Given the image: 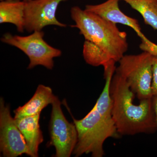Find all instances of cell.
<instances>
[{
    "label": "cell",
    "mask_w": 157,
    "mask_h": 157,
    "mask_svg": "<svg viewBox=\"0 0 157 157\" xmlns=\"http://www.w3.org/2000/svg\"><path fill=\"white\" fill-rule=\"evenodd\" d=\"M110 92L113 119L120 135L152 134L156 131L152 98L135 104V94L124 78L116 72L111 80Z\"/></svg>",
    "instance_id": "cell-1"
},
{
    "label": "cell",
    "mask_w": 157,
    "mask_h": 157,
    "mask_svg": "<svg viewBox=\"0 0 157 157\" xmlns=\"http://www.w3.org/2000/svg\"><path fill=\"white\" fill-rule=\"evenodd\" d=\"M70 13L75 23L72 27L78 29L85 40L97 45L116 62L124 56L128 48L127 34L120 30L116 24L78 6L72 7Z\"/></svg>",
    "instance_id": "cell-2"
},
{
    "label": "cell",
    "mask_w": 157,
    "mask_h": 157,
    "mask_svg": "<svg viewBox=\"0 0 157 157\" xmlns=\"http://www.w3.org/2000/svg\"><path fill=\"white\" fill-rule=\"evenodd\" d=\"M73 119L78 134L73 153L75 157L89 154L93 157H103L105 140L119 136L113 119L101 115L94 107L82 119Z\"/></svg>",
    "instance_id": "cell-3"
},
{
    "label": "cell",
    "mask_w": 157,
    "mask_h": 157,
    "mask_svg": "<svg viewBox=\"0 0 157 157\" xmlns=\"http://www.w3.org/2000/svg\"><path fill=\"white\" fill-rule=\"evenodd\" d=\"M154 56L144 52L124 55L120 60L116 73L125 79L139 101L152 98V65Z\"/></svg>",
    "instance_id": "cell-4"
},
{
    "label": "cell",
    "mask_w": 157,
    "mask_h": 157,
    "mask_svg": "<svg viewBox=\"0 0 157 157\" xmlns=\"http://www.w3.org/2000/svg\"><path fill=\"white\" fill-rule=\"evenodd\" d=\"M44 33L36 31L28 36L12 35L6 33L1 38L2 42L16 47L22 51L29 59L28 69L42 66L48 70L54 67L53 59L60 56L62 51L45 42Z\"/></svg>",
    "instance_id": "cell-5"
},
{
    "label": "cell",
    "mask_w": 157,
    "mask_h": 157,
    "mask_svg": "<svg viewBox=\"0 0 157 157\" xmlns=\"http://www.w3.org/2000/svg\"><path fill=\"white\" fill-rule=\"evenodd\" d=\"M52 105L50 123V144L56 149V157H70L73 154L78 139L76 126L65 117L61 103L56 97Z\"/></svg>",
    "instance_id": "cell-6"
},
{
    "label": "cell",
    "mask_w": 157,
    "mask_h": 157,
    "mask_svg": "<svg viewBox=\"0 0 157 157\" xmlns=\"http://www.w3.org/2000/svg\"><path fill=\"white\" fill-rule=\"evenodd\" d=\"M0 150L3 157H17L32 154L25 139L11 116L10 107L0 99Z\"/></svg>",
    "instance_id": "cell-7"
},
{
    "label": "cell",
    "mask_w": 157,
    "mask_h": 157,
    "mask_svg": "<svg viewBox=\"0 0 157 157\" xmlns=\"http://www.w3.org/2000/svg\"><path fill=\"white\" fill-rule=\"evenodd\" d=\"M68 0H30L25 2V30L32 33L42 31L45 27L56 25L66 27L67 25L57 19L56 12L62 2Z\"/></svg>",
    "instance_id": "cell-8"
},
{
    "label": "cell",
    "mask_w": 157,
    "mask_h": 157,
    "mask_svg": "<svg viewBox=\"0 0 157 157\" xmlns=\"http://www.w3.org/2000/svg\"><path fill=\"white\" fill-rule=\"evenodd\" d=\"M120 0H107L98 5H87L85 10L93 12L115 24H121L132 28L141 39V42H149L141 31L140 25L137 19L132 18L124 14L119 7Z\"/></svg>",
    "instance_id": "cell-9"
},
{
    "label": "cell",
    "mask_w": 157,
    "mask_h": 157,
    "mask_svg": "<svg viewBox=\"0 0 157 157\" xmlns=\"http://www.w3.org/2000/svg\"><path fill=\"white\" fill-rule=\"evenodd\" d=\"M40 114L18 118H14L33 157H38L39 145L44 140L39 123Z\"/></svg>",
    "instance_id": "cell-10"
},
{
    "label": "cell",
    "mask_w": 157,
    "mask_h": 157,
    "mask_svg": "<svg viewBox=\"0 0 157 157\" xmlns=\"http://www.w3.org/2000/svg\"><path fill=\"white\" fill-rule=\"evenodd\" d=\"M49 86H38L33 96L23 106L14 110V118H18L41 113L43 109L52 104L56 98Z\"/></svg>",
    "instance_id": "cell-11"
},
{
    "label": "cell",
    "mask_w": 157,
    "mask_h": 157,
    "mask_svg": "<svg viewBox=\"0 0 157 157\" xmlns=\"http://www.w3.org/2000/svg\"><path fill=\"white\" fill-rule=\"evenodd\" d=\"M25 2L22 0H8L0 2V23L14 25L19 33L24 32Z\"/></svg>",
    "instance_id": "cell-12"
},
{
    "label": "cell",
    "mask_w": 157,
    "mask_h": 157,
    "mask_svg": "<svg viewBox=\"0 0 157 157\" xmlns=\"http://www.w3.org/2000/svg\"><path fill=\"white\" fill-rule=\"evenodd\" d=\"M110 61L104 66V77L105 84L94 107L101 115L108 119H113L112 101L110 96V87L113 76L115 72V63Z\"/></svg>",
    "instance_id": "cell-13"
},
{
    "label": "cell",
    "mask_w": 157,
    "mask_h": 157,
    "mask_svg": "<svg viewBox=\"0 0 157 157\" xmlns=\"http://www.w3.org/2000/svg\"><path fill=\"white\" fill-rule=\"evenodd\" d=\"M121 1V0H120ZM138 11L147 25L157 30V0H121Z\"/></svg>",
    "instance_id": "cell-14"
},
{
    "label": "cell",
    "mask_w": 157,
    "mask_h": 157,
    "mask_svg": "<svg viewBox=\"0 0 157 157\" xmlns=\"http://www.w3.org/2000/svg\"><path fill=\"white\" fill-rule=\"evenodd\" d=\"M82 55L86 62L94 67H104L108 62L113 60L98 46L86 40L83 44Z\"/></svg>",
    "instance_id": "cell-15"
},
{
    "label": "cell",
    "mask_w": 157,
    "mask_h": 157,
    "mask_svg": "<svg viewBox=\"0 0 157 157\" xmlns=\"http://www.w3.org/2000/svg\"><path fill=\"white\" fill-rule=\"evenodd\" d=\"M152 92L153 96L157 95V56H154L153 61Z\"/></svg>",
    "instance_id": "cell-16"
},
{
    "label": "cell",
    "mask_w": 157,
    "mask_h": 157,
    "mask_svg": "<svg viewBox=\"0 0 157 157\" xmlns=\"http://www.w3.org/2000/svg\"><path fill=\"white\" fill-rule=\"evenodd\" d=\"M139 47L144 52H148L154 56H157V45L151 41L147 43L141 42Z\"/></svg>",
    "instance_id": "cell-17"
},
{
    "label": "cell",
    "mask_w": 157,
    "mask_h": 157,
    "mask_svg": "<svg viewBox=\"0 0 157 157\" xmlns=\"http://www.w3.org/2000/svg\"><path fill=\"white\" fill-rule=\"evenodd\" d=\"M152 102L153 108L154 112L156 129L157 131V95L153 96L152 98Z\"/></svg>",
    "instance_id": "cell-18"
},
{
    "label": "cell",
    "mask_w": 157,
    "mask_h": 157,
    "mask_svg": "<svg viewBox=\"0 0 157 157\" xmlns=\"http://www.w3.org/2000/svg\"><path fill=\"white\" fill-rule=\"evenodd\" d=\"M22 1H24L25 2H27L28 1H30V0H22Z\"/></svg>",
    "instance_id": "cell-19"
},
{
    "label": "cell",
    "mask_w": 157,
    "mask_h": 157,
    "mask_svg": "<svg viewBox=\"0 0 157 157\" xmlns=\"http://www.w3.org/2000/svg\"><path fill=\"white\" fill-rule=\"evenodd\" d=\"M8 1V0H0L1 2H4V1Z\"/></svg>",
    "instance_id": "cell-20"
}]
</instances>
